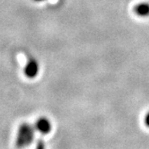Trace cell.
I'll return each instance as SVG.
<instances>
[{
  "label": "cell",
  "mask_w": 149,
  "mask_h": 149,
  "mask_svg": "<svg viewBox=\"0 0 149 149\" xmlns=\"http://www.w3.org/2000/svg\"><path fill=\"white\" fill-rule=\"evenodd\" d=\"M133 12L139 17L149 16V2H140L134 6Z\"/></svg>",
  "instance_id": "obj_2"
},
{
  "label": "cell",
  "mask_w": 149,
  "mask_h": 149,
  "mask_svg": "<svg viewBox=\"0 0 149 149\" xmlns=\"http://www.w3.org/2000/svg\"><path fill=\"white\" fill-rule=\"evenodd\" d=\"M36 2H40V1H44V0H34Z\"/></svg>",
  "instance_id": "obj_4"
},
{
  "label": "cell",
  "mask_w": 149,
  "mask_h": 149,
  "mask_svg": "<svg viewBox=\"0 0 149 149\" xmlns=\"http://www.w3.org/2000/svg\"><path fill=\"white\" fill-rule=\"evenodd\" d=\"M145 124L149 127V112L145 117Z\"/></svg>",
  "instance_id": "obj_3"
},
{
  "label": "cell",
  "mask_w": 149,
  "mask_h": 149,
  "mask_svg": "<svg viewBox=\"0 0 149 149\" xmlns=\"http://www.w3.org/2000/svg\"><path fill=\"white\" fill-rule=\"evenodd\" d=\"M24 74L28 78H35L39 73V64L35 59H30L24 67Z\"/></svg>",
  "instance_id": "obj_1"
}]
</instances>
